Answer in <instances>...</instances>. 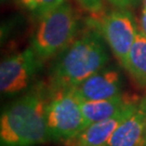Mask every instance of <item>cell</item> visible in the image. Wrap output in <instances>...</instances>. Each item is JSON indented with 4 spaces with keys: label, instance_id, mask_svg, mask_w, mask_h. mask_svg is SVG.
<instances>
[{
    "label": "cell",
    "instance_id": "obj_1",
    "mask_svg": "<svg viewBox=\"0 0 146 146\" xmlns=\"http://www.w3.org/2000/svg\"><path fill=\"white\" fill-rule=\"evenodd\" d=\"M48 103L44 90L39 86L8 106L0 119V145L35 146L50 142Z\"/></svg>",
    "mask_w": 146,
    "mask_h": 146
},
{
    "label": "cell",
    "instance_id": "obj_2",
    "mask_svg": "<svg viewBox=\"0 0 146 146\" xmlns=\"http://www.w3.org/2000/svg\"><path fill=\"white\" fill-rule=\"evenodd\" d=\"M108 54L103 37L91 31L70 43L52 70L53 91L75 89L90 76L104 68Z\"/></svg>",
    "mask_w": 146,
    "mask_h": 146
},
{
    "label": "cell",
    "instance_id": "obj_3",
    "mask_svg": "<svg viewBox=\"0 0 146 146\" xmlns=\"http://www.w3.org/2000/svg\"><path fill=\"white\" fill-rule=\"evenodd\" d=\"M77 16L69 3L41 16L31 48L41 61L55 56L72 43L77 31Z\"/></svg>",
    "mask_w": 146,
    "mask_h": 146
},
{
    "label": "cell",
    "instance_id": "obj_4",
    "mask_svg": "<svg viewBox=\"0 0 146 146\" xmlns=\"http://www.w3.org/2000/svg\"><path fill=\"white\" fill-rule=\"evenodd\" d=\"M50 141L65 143L87 128L79 100L73 89L53 91L47 107Z\"/></svg>",
    "mask_w": 146,
    "mask_h": 146
},
{
    "label": "cell",
    "instance_id": "obj_5",
    "mask_svg": "<svg viewBox=\"0 0 146 146\" xmlns=\"http://www.w3.org/2000/svg\"><path fill=\"white\" fill-rule=\"evenodd\" d=\"M102 37L121 66L127 64L128 54L134 42L136 28L129 11L121 9L101 17L98 23Z\"/></svg>",
    "mask_w": 146,
    "mask_h": 146
},
{
    "label": "cell",
    "instance_id": "obj_6",
    "mask_svg": "<svg viewBox=\"0 0 146 146\" xmlns=\"http://www.w3.org/2000/svg\"><path fill=\"white\" fill-rule=\"evenodd\" d=\"M41 60L31 47L9 56L0 65V89L5 94H14L27 88L37 73Z\"/></svg>",
    "mask_w": 146,
    "mask_h": 146
},
{
    "label": "cell",
    "instance_id": "obj_7",
    "mask_svg": "<svg viewBox=\"0 0 146 146\" xmlns=\"http://www.w3.org/2000/svg\"><path fill=\"white\" fill-rule=\"evenodd\" d=\"M139 101H133L114 116L88 125L78 135L65 142V146H105L119 125L134 111Z\"/></svg>",
    "mask_w": 146,
    "mask_h": 146
},
{
    "label": "cell",
    "instance_id": "obj_8",
    "mask_svg": "<svg viewBox=\"0 0 146 146\" xmlns=\"http://www.w3.org/2000/svg\"><path fill=\"white\" fill-rule=\"evenodd\" d=\"M73 90L82 101L110 99L121 94V77L114 68H102Z\"/></svg>",
    "mask_w": 146,
    "mask_h": 146
},
{
    "label": "cell",
    "instance_id": "obj_9",
    "mask_svg": "<svg viewBox=\"0 0 146 146\" xmlns=\"http://www.w3.org/2000/svg\"><path fill=\"white\" fill-rule=\"evenodd\" d=\"M146 132V95L116 129L105 146H143Z\"/></svg>",
    "mask_w": 146,
    "mask_h": 146
},
{
    "label": "cell",
    "instance_id": "obj_10",
    "mask_svg": "<svg viewBox=\"0 0 146 146\" xmlns=\"http://www.w3.org/2000/svg\"><path fill=\"white\" fill-rule=\"evenodd\" d=\"M133 101L135 100L120 94L110 99L100 100V101L79 100V104L88 127L94 122H98L114 116L116 113H118L119 110H121Z\"/></svg>",
    "mask_w": 146,
    "mask_h": 146
},
{
    "label": "cell",
    "instance_id": "obj_11",
    "mask_svg": "<svg viewBox=\"0 0 146 146\" xmlns=\"http://www.w3.org/2000/svg\"><path fill=\"white\" fill-rule=\"evenodd\" d=\"M125 68L136 84L142 88H146V36L141 29L136 31Z\"/></svg>",
    "mask_w": 146,
    "mask_h": 146
},
{
    "label": "cell",
    "instance_id": "obj_12",
    "mask_svg": "<svg viewBox=\"0 0 146 146\" xmlns=\"http://www.w3.org/2000/svg\"><path fill=\"white\" fill-rule=\"evenodd\" d=\"M28 11L40 17L63 5L65 0H20Z\"/></svg>",
    "mask_w": 146,
    "mask_h": 146
},
{
    "label": "cell",
    "instance_id": "obj_13",
    "mask_svg": "<svg viewBox=\"0 0 146 146\" xmlns=\"http://www.w3.org/2000/svg\"><path fill=\"white\" fill-rule=\"evenodd\" d=\"M78 5L93 17H102L104 12L103 0H76Z\"/></svg>",
    "mask_w": 146,
    "mask_h": 146
},
{
    "label": "cell",
    "instance_id": "obj_14",
    "mask_svg": "<svg viewBox=\"0 0 146 146\" xmlns=\"http://www.w3.org/2000/svg\"><path fill=\"white\" fill-rule=\"evenodd\" d=\"M106 1H108L110 5H113L116 8L128 9V8L136 5L141 0H106Z\"/></svg>",
    "mask_w": 146,
    "mask_h": 146
},
{
    "label": "cell",
    "instance_id": "obj_15",
    "mask_svg": "<svg viewBox=\"0 0 146 146\" xmlns=\"http://www.w3.org/2000/svg\"><path fill=\"white\" fill-rule=\"evenodd\" d=\"M140 27H141V31L146 36V9L143 8L141 13V17H140Z\"/></svg>",
    "mask_w": 146,
    "mask_h": 146
},
{
    "label": "cell",
    "instance_id": "obj_16",
    "mask_svg": "<svg viewBox=\"0 0 146 146\" xmlns=\"http://www.w3.org/2000/svg\"><path fill=\"white\" fill-rule=\"evenodd\" d=\"M143 8L146 9V0H143Z\"/></svg>",
    "mask_w": 146,
    "mask_h": 146
},
{
    "label": "cell",
    "instance_id": "obj_17",
    "mask_svg": "<svg viewBox=\"0 0 146 146\" xmlns=\"http://www.w3.org/2000/svg\"><path fill=\"white\" fill-rule=\"evenodd\" d=\"M143 146H146V132H145V137H144V144Z\"/></svg>",
    "mask_w": 146,
    "mask_h": 146
},
{
    "label": "cell",
    "instance_id": "obj_18",
    "mask_svg": "<svg viewBox=\"0 0 146 146\" xmlns=\"http://www.w3.org/2000/svg\"><path fill=\"white\" fill-rule=\"evenodd\" d=\"M2 1H8V0H2Z\"/></svg>",
    "mask_w": 146,
    "mask_h": 146
}]
</instances>
